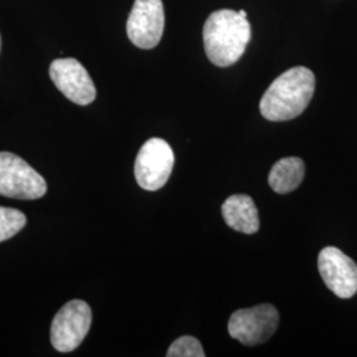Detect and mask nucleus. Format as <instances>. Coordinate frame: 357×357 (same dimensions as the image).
Here are the masks:
<instances>
[{
    "label": "nucleus",
    "instance_id": "f257e3e1",
    "mask_svg": "<svg viewBox=\"0 0 357 357\" xmlns=\"http://www.w3.org/2000/svg\"><path fill=\"white\" fill-rule=\"evenodd\" d=\"M315 91V76L306 66H295L277 77L261 98L259 110L271 122L296 118L306 110Z\"/></svg>",
    "mask_w": 357,
    "mask_h": 357
},
{
    "label": "nucleus",
    "instance_id": "f03ea898",
    "mask_svg": "<svg viewBox=\"0 0 357 357\" xmlns=\"http://www.w3.org/2000/svg\"><path fill=\"white\" fill-rule=\"evenodd\" d=\"M203 38L209 61L227 68L243 57L252 38V28L240 13L233 10H218L206 19Z\"/></svg>",
    "mask_w": 357,
    "mask_h": 357
},
{
    "label": "nucleus",
    "instance_id": "7ed1b4c3",
    "mask_svg": "<svg viewBox=\"0 0 357 357\" xmlns=\"http://www.w3.org/2000/svg\"><path fill=\"white\" fill-rule=\"evenodd\" d=\"M47 193L44 178L24 159L0 153V195L17 200H36Z\"/></svg>",
    "mask_w": 357,
    "mask_h": 357
},
{
    "label": "nucleus",
    "instance_id": "20e7f679",
    "mask_svg": "<svg viewBox=\"0 0 357 357\" xmlns=\"http://www.w3.org/2000/svg\"><path fill=\"white\" fill-rule=\"evenodd\" d=\"M175 163V155L165 139L151 138L142 146L135 159L134 174L139 187L158 191L166 185Z\"/></svg>",
    "mask_w": 357,
    "mask_h": 357
},
{
    "label": "nucleus",
    "instance_id": "39448f33",
    "mask_svg": "<svg viewBox=\"0 0 357 357\" xmlns=\"http://www.w3.org/2000/svg\"><path fill=\"white\" fill-rule=\"evenodd\" d=\"M91 326V310L84 302L73 299L59 310L51 326V342L59 352H72L81 344Z\"/></svg>",
    "mask_w": 357,
    "mask_h": 357
},
{
    "label": "nucleus",
    "instance_id": "423d86ee",
    "mask_svg": "<svg viewBox=\"0 0 357 357\" xmlns=\"http://www.w3.org/2000/svg\"><path fill=\"white\" fill-rule=\"evenodd\" d=\"M280 315L271 305L243 308L231 314L228 331L229 335L248 347L268 342L278 327Z\"/></svg>",
    "mask_w": 357,
    "mask_h": 357
},
{
    "label": "nucleus",
    "instance_id": "0eeeda50",
    "mask_svg": "<svg viewBox=\"0 0 357 357\" xmlns=\"http://www.w3.org/2000/svg\"><path fill=\"white\" fill-rule=\"evenodd\" d=\"M165 31V8L162 0H135L128 19L130 41L141 50H153Z\"/></svg>",
    "mask_w": 357,
    "mask_h": 357
},
{
    "label": "nucleus",
    "instance_id": "6e6552de",
    "mask_svg": "<svg viewBox=\"0 0 357 357\" xmlns=\"http://www.w3.org/2000/svg\"><path fill=\"white\" fill-rule=\"evenodd\" d=\"M50 76L65 97L79 106L96 100L97 90L84 65L76 59H57L50 66Z\"/></svg>",
    "mask_w": 357,
    "mask_h": 357
},
{
    "label": "nucleus",
    "instance_id": "1a4fd4ad",
    "mask_svg": "<svg viewBox=\"0 0 357 357\" xmlns=\"http://www.w3.org/2000/svg\"><path fill=\"white\" fill-rule=\"evenodd\" d=\"M319 273L326 286L342 299H349L357 293L356 262L340 249L327 246L318 257Z\"/></svg>",
    "mask_w": 357,
    "mask_h": 357
},
{
    "label": "nucleus",
    "instance_id": "9d476101",
    "mask_svg": "<svg viewBox=\"0 0 357 357\" xmlns=\"http://www.w3.org/2000/svg\"><path fill=\"white\" fill-rule=\"evenodd\" d=\"M222 217L231 229L255 234L259 229V218L255 200L248 195H233L222 204Z\"/></svg>",
    "mask_w": 357,
    "mask_h": 357
},
{
    "label": "nucleus",
    "instance_id": "9b49d317",
    "mask_svg": "<svg viewBox=\"0 0 357 357\" xmlns=\"http://www.w3.org/2000/svg\"><path fill=\"white\" fill-rule=\"evenodd\" d=\"M305 163L299 158H283L268 174V185L277 193H290L296 190L305 178Z\"/></svg>",
    "mask_w": 357,
    "mask_h": 357
},
{
    "label": "nucleus",
    "instance_id": "f8f14e48",
    "mask_svg": "<svg viewBox=\"0 0 357 357\" xmlns=\"http://www.w3.org/2000/svg\"><path fill=\"white\" fill-rule=\"evenodd\" d=\"M26 217L23 212L0 206V243L13 238L26 227Z\"/></svg>",
    "mask_w": 357,
    "mask_h": 357
},
{
    "label": "nucleus",
    "instance_id": "ddd939ff",
    "mask_svg": "<svg viewBox=\"0 0 357 357\" xmlns=\"http://www.w3.org/2000/svg\"><path fill=\"white\" fill-rule=\"evenodd\" d=\"M168 357H204L205 352L200 342L193 336H181L176 339L167 352Z\"/></svg>",
    "mask_w": 357,
    "mask_h": 357
},
{
    "label": "nucleus",
    "instance_id": "4468645a",
    "mask_svg": "<svg viewBox=\"0 0 357 357\" xmlns=\"http://www.w3.org/2000/svg\"><path fill=\"white\" fill-rule=\"evenodd\" d=\"M238 13H240L241 16H243V17H246V16H248V13H246V11H243V10H241V11H238Z\"/></svg>",
    "mask_w": 357,
    "mask_h": 357
},
{
    "label": "nucleus",
    "instance_id": "2eb2a0df",
    "mask_svg": "<svg viewBox=\"0 0 357 357\" xmlns=\"http://www.w3.org/2000/svg\"><path fill=\"white\" fill-rule=\"evenodd\" d=\"M0 50H1V36H0Z\"/></svg>",
    "mask_w": 357,
    "mask_h": 357
}]
</instances>
